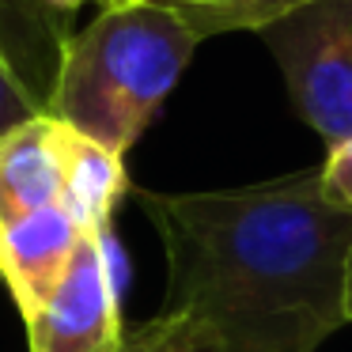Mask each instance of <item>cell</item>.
Returning <instances> with one entry per match:
<instances>
[{
  "mask_svg": "<svg viewBox=\"0 0 352 352\" xmlns=\"http://www.w3.org/2000/svg\"><path fill=\"white\" fill-rule=\"evenodd\" d=\"M133 201L167 250L160 318L186 352H318L349 322L352 216L326 201L318 167Z\"/></svg>",
  "mask_w": 352,
  "mask_h": 352,
  "instance_id": "cell-1",
  "label": "cell"
},
{
  "mask_svg": "<svg viewBox=\"0 0 352 352\" xmlns=\"http://www.w3.org/2000/svg\"><path fill=\"white\" fill-rule=\"evenodd\" d=\"M201 34L163 0H107L61 46L46 114L125 155L175 91Z\"/></svg>",
  "mask_w": 352,
  "mask_h": 352,
  "instance_id": "cell-2",
  "label": "cell"
},
{
  "mask_svg": "<svg viewBox=\"0 0 352 352\" xmlns=\"http://www.w3.org/2000/svg\"><path fill=\"white\" fill-rule=\"evenodd\" d=\"M258 34L284 72L292 110L326 144L352 137V0H303Z\"/></svg>",
  "mask_w": 352,
  "mask_h": 352,
  "instance_id": "cell-3",
  "label": "cell"
},
{
  "mask_svg": "<svg viewBox=\"0 0 352 352\" xmlns=\"http://www.w3.org/2000/svg\"><path fill=\"white\" fill-rule=\"evenodd\" d=\"M31 352H118L125 341L118 269L107 228L80 239L61 284L27 318Z\"/></svg>",
  "mask_w": 352,
  "mask_h": 352,
  "instance_id": "cell-4",
  "label": "cell"
},
{
  "mask_svg": "<svg viewBox=\"0 0 352 352\" xmlns=\"http://www.w3.org/2000/svg\"><path fill=\"white\" fill-rule=\"evenodd\" d=\"M84 235L87 228H80L65 201L0 228V284L12 292V303L23 314V322L61 284Z\"/></svg>",
  "mask_w": 352,
  "mask_h": 352,
  "instance_id": "cell-5",
  "label": "cell"
},
{
  "mask_svg": "<svg viewBox=\"0 0 352 352\" xmlns=\"http://www.w3.org/2000/svg\"><path fill=\"white\" fill-rule=\"evenodd\" d=\"M65 137L50 114L0 137V228L65 201Z\"/></svg>",
  "mask_w": 352,
  "mask_h": 352,
  "instance_id": "cell-6",
  "label": "cell"
},
{
  "mask_svg": "<svg viewBox=\"0 0 352 352\" xmlns=\"http://www.w3.org/2000/svg\"><path fill=\"white\" fill-rule=\"evenodd\" d=\"M125 193H129L125 155L69 129L65 137V208L80 220V228H107Z\"/></svg>",
  "mask_w": 352,
  "mask_h": 352,
  "instance_id": "cell-7",
  "label": "cell"
},
{
  "mask_svg": "<svg viewBox=\"0 0 352 352\" xmlns=\"http://www.w3.org/2000/svg\"><path fill=\"white\" fill-rule=\"evenodd\" d=\"M65 38L69 31L61 12L42 8L34 0H0V50L46 91V102Z\"/></svg>",
  "mask_w": 352,
  "mask_h": 352,
  "instance_id": "cell-8",
  "label": "cell"
},
{
  "mask_svg": "<svg viewBox=\"0 0 352 352\" xmlns=\"http://www.w3.org/2000/svg\"><path fill=\"white\" fill-rule=\"evenodd\" d=\"M201 38L223 31H261L288 12V0H163Z\"/></svg>",
  "mask_w": 352,
  "mask_h": 352,
  "instance_id": "cell-9",
  "label": "cell"
},
{
  "mask_svg": "<svg viewBox=\"0 0 352 352\" xmlns=\"http://www.w3.org/2000/svg\"><path fill=\"white\" fill-rule=\"evenodd\" d=\"M46 114V91L0 50V137Z\"/></svg>",
  "mask_w": 352,
  "mask_h": 352,
  "instance_id": "cell-10",
  "label": "cell"
},
{
  "mask_svg": "<svg viewBox=\"0 0 352 352\" xmlns=\"http://www.w3.org/2000/svg\"><path fill=\"white\" fill-rule=\"evenodd\" d=\"M318 175H322V193H326V201L352 216V137L329 144L326 160L318 163Z\"/></svg>",
  "mask_w": 352,
  "mask_h": 352,
  "instance_id": "cell-11",
  "label": "cell"
},
{
  "mask_svg": "<svg viewBox=\"0 0 352 352\" xmlns=\"http://www.w3.org/2000/svg\"><path fill=\"white\" fill-rule=\"evenodd\" d=\"M344 314L352 322V254H349V280H344Z\"/></svg>",
  "mask_w": 352,
  "mask_h": 352,
  "instance_id": "cell-12",
  "label": "cell"
},
{
  "mask_svg": "<svg viewBox=\"0 0 352 352\" xmlns=\"http://www.w3.org/2000/svg\"><path fill=\"white\" fill-rule=\"evenodd\" d=\"M299 4H303V0H288V12H292V8H299Z\"/></svg>",
  "mask_w": 352,
  "mask_h": 352,
  "instance_id": "cell-13",
  "label": "cell"
}]
</instances>
